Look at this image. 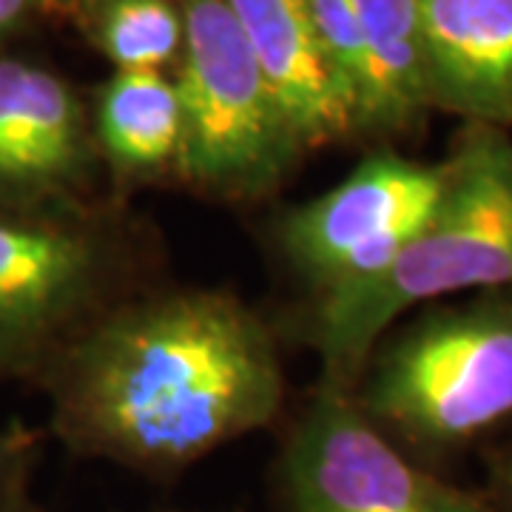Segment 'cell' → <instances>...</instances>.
Masks as SVG:
<instances>
[{
    "label": "cell",
    "mask_w": 512,
    "mask_h": 512,
    "mask_svg": "<svg viewBox=\"0 0 512 512\" xmlns=\"http://www.w3.org/2000/svg\"><path fill=\"white\" fill-rule=\"evenodd\" d=\"M74 450L177 467L276 419L285 370L265 322L220 291H174L100 313L46 370Z\"/></svg>",
    "instance_id": "1"
},
{
    "label": "cell",
    "mask_w": 512,
    "mask_h": 512,
    "mask_svg": "<svg viewBox=\"0 0 512 512\" xmlns=\"http://www.w3.org/2000/svg\"><path fill=\"white\" fill-rule=\"evenodd\" d=\"M436 211L382 271L322 291L313 345L330 379L359 373L393 322L456 293H512V140L467 123Z\"/></svg>",
    "instance_id": "2"
},
{
    "label": "cell",
    "mask_w": 512,
    "mask_h": 512,
    "mask_svg": "<svg viewBox=\"0 0 512 512\" xmlns=\"http://www.w3.org/2000/svg\"><path fill=\"white\" fill-rule=\"evenodd\" d=\"M359 407L424 450L470 444L512 416V293L427 313L373 359Z\"/></svg>",
    "instance_id": "3"
},
{
    "label": "cell",
    "mask_w": 512,
    "mask_h": 512,
    "mask_svg": "<svg viewBox=\"0 0 512 512\" xmlns=\"http://www.w3.org/2000/svg\"><path fill=\"white\" fill-rule=\"evenodd\" d=\"M185 40L177 69L183 143L177 168L220 197L271 191L302 151L288 117L225 0H180Z\"/></svg>",
    "instance_id": "4"
},
{
    "label": "cell",
    "mask_w": 512,
    "mask_h": 512,
    "mask_svg": "<svg viewBox=\"0 0 512 512\" xmlns=\"http://www.w3.org/2000/svg\"><path fill=\"white\" fill-rule=\"evenodd\" d=\"M111 251L63 211H0V382L46 373L100 316Z\"/></svg>",
    "instance_id": "5"
},
{
    "label": "cell",
    "mask_w": 512,
    "mask_h": 512,
    "mask_svg": "<svg viewBox=\"0 0 512 512\" xmlns=\"http://www.w3.org/2000/svg\"><path fill=\"white\" fill-rule=\"evenodd\" d=\"M285 487L293 512H498L413 464L339 387L296 424Z\"/></svg>",
    "instance_id": "6"
},
{
    "label": "cell",
    "mask_w": 512,
    "mask_h": 512,
    "mask_svg": "<svg viewBox=\"0 0 512 512\" xmlns=\"http://www.w3.org/2000/svg\"><path fill=\"white\" fill-rule=\"evenodd\" d=\"M447 177V160L419 163L393 151L370 154L348 180L282 222V248L322 291L367 279L430 220Z\"/></svg>",
    "instance_id": "7"
},
{
    "label": "cell",
    "mask_w": 512,
    "mask_h": 512,
    "mask_svg": "<svg viewBox=\"0 0 512 512\" xmlns=\"http://www.w3.org/2000/svg\"><path fill=\"white\" fill-rule=\"evenodd\" d=\"M86 171L89 123L72 86L32 60L0 55V208H52Z\"/></svg>",
    "instance_id": "8"
},
{
    "label": "cell",
    "mask_w": 512,
    "mask_h": 512,
    "mask_svg": "<svg viewBox=\"0 0 512 512\" xmlns=\"http://www.w3.org/2000/svg\"><path fill=\"white\" fill-rule=\"evenodd\" d=\"M299 148L336 143L359 128L356 97L330 63L308 0H225Z\"/></svg>",
    "instance_id": "9"
},
{
    "label": "cell",
    "mask_w": 512,
    "mask_h": 512,
    "mask_svg": "<svg viewBox=\"0 0 512 512\" xmlns=\"http://www.w3.org/2000/svg\"><path fill=\"white\" fill-rule=\"evenodd\" d=\"M433 109L512 126V0H416Z\"/></svg>",
    "instance_id": "10"
},
{
    "label": "cell",
    "mask_w": 512,
    "mask_h": 512,
    "mask_svg": "<svg viewBox=\"0 0 512 512\" xmlns=\"http://www.w3.org/2000/svg\"><path fill=\"white\" fill-rule=\"evenodd\" d=\"M97 140L111 163L128 174L177 163L183 106L174 77L163 72H117L97 97Z\"/></svg>",
    "instance_id": "11"
},
{
    "label": "cell",
    "mask_w": 512,
    "mask_h": 512,
    "mask_svg": "<svg viewBox=\"0 0 512 512\" xmlns=\"http://www.w3.org/2000/svg\"><path fill=\"white\" fill-rule=\"evenodd\" d=\"M376 74L367 131L404 134L433 111L416 0H348Z\"/></svg>",
    "instance_id": "12"
},
{
    "label": "cell",
    "mask_w": 512,
    "mask_h": 512,
    "mask_svg": "<svg viewBox=\"0 0 512 512\" xmlns=\"http://www.w3.org/2000/svg\"><path fill=\"white\" fill-rule=\"evenodd\" d=\"M80 23L117 72H163L183 52L180 0H100Z\"/></svg>",
    "instance_id": "13"
},
{
    "label": "cell",
    "mask_w": 512,
    "mask_h": 512,
    "mask_svg": "<svg viewBox=\"0 0 512 512\" xmlns=\"http://www.w3.org/2000/svg\"><path fill=\"white\" fill-rule=\"evenodd\" d=\"M37 9V0H0V43L18 32Z\"/></svg>",
    "instance_id": "14"
},
{
    "label": "cell",
    "mask_w": 512,
    "mask_h": 512,
    "mask_svg": "<svg viewBox=\"0 0 512 512\" xmlns=\"http://www.w3.org/2000/svg\"><path fill=\"white\" fill-rule=\"evenodd\" d=\"M495 490H498L501 507L512 512V447L501 456L498 467H495Z\"/></svg>",
    "instance_id": "15"
},
{
    "label": "cell",
    "mask_w": 512,
    "mask_h": 512,
    "mask_svg": "<svg viewBox=\"0 0 512 512\" xmlns=\"http://www.w3.org/2000/svg\"><path fill=\"white\" fill-rule=\"evenodd\" d=\"M94 3H100V0H37V9L49 12V15H72L80 20Z\"/></svg>",
    "instance_id": "16"
},
{
    "label": "cell",
    "mask_w": 512,
    "mask_h": 512,
    "mask_svg": "<svg viewBox=\"0 0 512 512\" xmlns=\"http://www.w3.org/2000/svg\"><path fill=\"white\" fill-rule=\"evenodd\" d=\"M15 458H18V453H15V444L0 436V501L12 495V490H9V481H12V464H15Z\"/></svg>",
    "instance_id": "17"
},
{
    "label": "cell",
    "mask_w": 512,
    "mask_h": 512,
    "mask_svg": "<svg viewBox=\"0 0 512 512\" xmlns=\"http://www.w3.org/2000/svg\"><path fill=\"white\" fill-rule=\"evenodd\" d=\"M0 512H29V510L23 507V501H20V498L9 495V498H3V501H0Z\"/></svg>",
    "instance_id": "18"
}]
</instances>
